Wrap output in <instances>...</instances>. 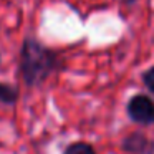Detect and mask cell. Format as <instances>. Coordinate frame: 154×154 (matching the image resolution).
I'll list each match as a JSON object with an SVG mask.
<instances>
[{
    "mask_svg": "<svg viewBox=\"0 0 154 154\" xmlns=\"http://www.w3.org/2000/svg\"><path fill=\"white\" fill-rule=\"evenodd\" d=\"M57 66V57L35 40H27L22 50V75L28 85L43 81Z\"/></svg>",
    "mask_w": 154,
    "mask_h": 154,
    "instance_id": "6da1fadb",
    "label": "cell"
},
{
    "mask_svg": "<svg viewBox=\"0 0 154 154\" xmlns=\"http://www.w3.org/2000/svg\"><path fill=\"white\" fill-rule=\"evenodd\" d=\"M128 114L136 123H154V103L144 94H137L128 103Z\"/></svg>",
    "mask_w": 154,
    "mask_h": 154,
    "instance_id": "7a4b0ae2",
    "label": "cell"
},
{
    "mask_svg": "<svg viewBox=\"0 0 154 154\" xmlns=\"http://www.w3.org/2000/svg\"><path fill=\"white\" fill-rule=\"evenodd\" d=\"M123 147L129 152L136 154H151L152 152V143L147 137L141 136V134H131L123 141Z\"/></svg>",
    "mask_w": 154,
    "mask_h": 154,
    "instance_id": "3957f363",
    "label": "cell"
},
{
    "mask_svg": "<svg viewBox=\"0 0 154 154\" xmlns=\"http://www.w3.org/2000/svg\"><path fill=\"white\" fill-rule=\"evenodd\" d=\"M17 101V90L10 85L0 83V103L4 104H12Z\"/></svg>",
    "mask_w": 154,
    "mask_h": 154,
    "instance_id": "277c9868",
    "label": "cell"
},
{
    "mask_svg": "<svg viewBox=\"0 0 154 154\" xmlns=\"http://www.w3.org/2000/svg\"><path fill=\"white\" fill-rule=\"evenodd\" d=\"M65 154H94V151L86 143H73L71 146L66 147Z\"/></svg>",
    "mask_w": 154,
    "mask_h": 154,
    "instance_id": "5b68a950",
    "label": "cell"
},
{
    "mask_svg": "<svg viewBox=\"0 0 154 154\" xmlns=\"http://www.w3.org/2000/svg\"><path fill=\"white\" fill-rule=\"evenodd\" d=\"M144 83H146V86L154 93V68H151L149 71L144 73Z\"/></svg>",
    "mask_w": 154,
    "mask_h": 154,
    "instance_id": "8992f818",
    "label": "cell"
}]
</instances>
